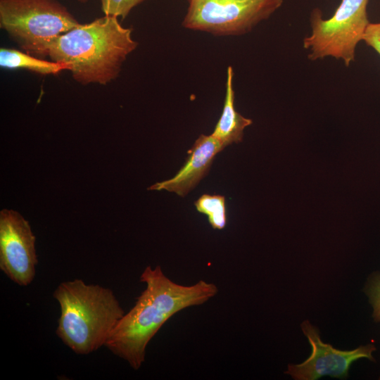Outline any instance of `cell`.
<instances>
[{
    "mask_svg": "<svg viewBox=\"0 0 380 380\" xmlns=\"http://www.w3.org/2000/svg\"><path fill=\"white\" fill-rule=\"evenodd\" d=\"M38 263L35 236L29 222L18 212L0 213V270L21 286L30 284Z\"/></svg>",
    "mask_w": 380,
    "mask_h": 380,
    "instance_id": "7",
    "label": "cell"
},
{
    "mask_svg": "<svg viewBox=\"0 0 380 380\" xmlns=\"http://www.w3.org/2000/svg\"><path fill=\"white\" fill-rule=\"evenodd\" d=\"M196 210L207 216L214 229H222L227 223L225 198L221 195L203 194L194 203Z\"/></svg>",
    "mask_w": 380,
    "mask_h": 380,
    "instance_id": "12",
    "label": "cell"
},
{
    "mask_svg": "<svg viewBox=\"0 0 380 380\" xmlns=\"http://www.w3.org/2000/svg\"><path fill=\"white\" fill-rule=\"evenodd\" d=\"M146 284L133 308L118 322L105 346L134 369L145 361L146 347L162 326L178 312L196 306L218 292L213 283L200 280L191 286L175 283L160 266H147L140 276Z\"/></svg>",
    "mask_w": 380,
    "mask_h": 380,
    "instance_id": "1",
    "label": "cell"
},
{
    "mask_svg": "<svg viewBox=\"0 0 380 380\" xmlns=\"http://www.w3.org/2000/svg\"><path fill=\"white\" fill-rule=\"evenodd\" d=\"M53 296L61 309L56 334L78 355L90 354L104 346L125 315L111 289L80 279L61 282Z\"/></svg>",
    "mask_w": 380,
    "mask_h": 380,
    "instance_id": "3",
    "label": "cell"
},
{
    "mask_svg": "<svg viewBox=\"0 0 380 380\" xmlns=\"http://www.w3.org/2000/svg\"><path fill=\"white\" fill-rule=\"evenodd\" d=\"M182 26L215 36H239L268 19L284 0H188Z\"/></svg>",
    "mask_w": 380,
    "mask_h": 380,
    "instance_id": "6",
    "label": "cell"
},
{
    "mask_svg": "<svg viewBox=\"0 0 380 380\" xmlns=\"http://www.w3.org/2000/svg\"><path fill=\"white\" fill-rule=\"evenodd\" d=\"M225 146L212 134H201L189 150L184 165L172 178L157 182L151 190H166L186 196L207 175L215 156Z\"/></svg>",
    "mask_w": 380,
    "mask_h": 380,
    "instance_id": "9",
    "label": "cell"
},
{
    "mask_svg": "<svg viewBox=\"0 0 380 380\" xmlns=\"http://www.w3.org/2000/svg\"><path fill=\"white\" fill-rule=\"evenodd\" d=\"M132 32L118 17L104 15L54 38L48 45V57L69 66L72 78L81 84L106 85L118 77L138 46Z\"/></svg>",
    "mask_w": 380,
    "mask_h": 380,
    "instance_id": "2",
    "label": "cell"
},
{
    "mask_svg": "<svg viewBox=\"0 0 380 380\" xmlns=\"http://www.w3.org/2000/svg\"><path fill=\"white\" fill-rule=\"evenodd\" d=\"M80 25L57 0H0V27L20 48L35 57H48L56 37Z\"/></svg>",
    "mask_w": 380,
    "mask_h": 380,
    "instance_id": "4",
    "label": "cell"
},
{
    "mask_svg": "<svg viewBox=\"0 0 380 380\" xmlns=\"http://www.w3.org/2000/svg\"><path fill=\"white\" fill-rule=\"evenodd\" d=\"M362 41L374 49L380 56V23H369Z\"/></svg>",
    "mask_w": 380,
    "mask_h": 380,
    "instance_id": "15",
    "label": "cell"
},
{
    "mask_svg": "<svg viewBox=\"0 0 380 380\" xmlns=\"http://www.w3.org/2000/svg\"><path fill=\"white\" fill-rule=\"evenodd\" d=\"M77 1H78L80 3H86L88 1V0H77Z\"/></svg>",
    "mask_w": 380,
    "mask_h": 380,
    "instance_id": "16",
    "label": "cell"
},
{
    "mask_svg": "<svg viewBox=\"0 0 380 380\" xmlns=\"http://www.w3.org/2000/svg\"><path fill=\"white\" fill-rule=\"evenodd\" d=\"M301 328L312 346V353L301 364L289 365L286 373L294 379L315 380L326 375L346 379L353 362L361 358L374 361L372 353L376 347L372 343L351 350H341L324 343L317 329L308 321L303 322Z\"/></svg>",
    "mask_w": 380,
    "mask_h": 380,
    "instance_id": "8",
    "label": "cell"
},
{
    "mask_svg": "<svg viewBox=\"0 0 380 380\" xmlns=\"http://www.w3.org/2000/svg\"><path fill=\"white\" fill-rule=\"evenodd\" d=\"M369 0H341L332 16L324 19L321 9L314 8L310 17L312 32L303 39L311 61L333 57L348 67L355 59L357 44L362 40L369 21Z\"/></svg>",
    "mask_w": 380,
    "mask_h": 380,
    "instance_id": "5",
    "label": "cell"
},
{
    "mask_svg": "<svg viewBox=\"0 0 380 380\" xmlns=\"http://www.w3.org/2000/svg\"><path fill=\"white\" fill-rule=\"evenodd\" d=\"M233 77V68L229 66L227 70L226 91L222 112L212 133L225 147L241 141L244 129L252 124L251 120L244 118L236 110Z\"/></svg>",
    "mask_w": 380,
    "mask_h": 380,
    "instance_id": "10",
    "label": "cell"
},
{
    "mask_svg": "<svg viewBox=\"0 0 380 380\" xmlns=\"http://www.w3.org/2000/svg\"><path fill=\"white\" fill-rule=\"evenodd\" d=\"M0 65L7 69H25L39 75H56L70 68L63 63L46 61L26 52L9 48L0 49Z\"/></svg>",
    "mask_w": 380,
    "mask_h": 380,
    "instance_id": "11",
    "label": "cell"
},
{
    "mask_svg": "<svg viewBox=\"0 0 380 380\" xmlns=\"http://www.w3.org/2000/svg\"><path fill=\"white\" fill-rule=\"evenodd\" d=\"M146 0H101V10L105 15L125 19L131 10Z\"/></svg>",
    "mask_w": 380,
    "mask_h": 380,
    "instance_id": "13",
    "label": "cell"
},
{
    "mask_svg": "<svg viewBox=\"0 0 380 380\" xmlns=\"http://www.w3.org/2000/svg\"><path fill=\"white\" fill-rule=\"evenodd\" d=\"M367 293L373 307V317L376 322H380V274L372 277L367 286Z\"/></svg>",
    "mask_w": 380,
    "mask_h": 380,
    "instance_id": "14",
    "label": "cell"
}]
</instances>
